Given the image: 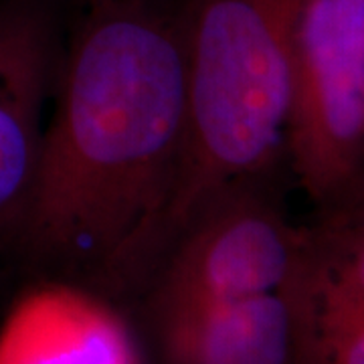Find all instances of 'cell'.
I'll use <instances>...</instances> for the list:
<instances>
[{"instance_id":"7a4b0ae2","label":"cell","mask_w":364,"mask_h":364,"mask_svg":"<svg viewBox=\"0 0 364 364\" xmlns=\"http://www.w3.org/2000/svg\"><path fill=\"white\" fill-rule=\"evenodd\" d=\"M181 6L186 146L160 259L210 196L249 181L269 160L294 91L298 0H181Z\"/></svg>"},{"instance_id":"52a82bcc","label":"cell","mask_w":364,"mask_h":364,"mask_svg":"<svg viewBox=\"0 0 364 364\" xmlns=\"http://www.w3.org/2000/svg\"><path fill=\"white\" fill-rule=\"evenodd\" d=\"M158 364H291L298 320L286 291L148 314Z\"/></svg>"},{"instance_id":"ba28073f","label":"cell","mask_w":364,"mask_h":364,"mask_svg":"<svg viewBox=\"0 0 364 364\" xmlns=\"http://www.w3.org/2000/svg\"><path fill=\"white\" fill-rule=\"evenodd\" d=\"M352 299L364 304V243L352 265L344 296H340L336 301V310ZM330 348H334V360H330V364H364V320L330 340Z\"/></svg>"},{"instance_id":"3957f363","label":"cell","mask_w":364,"mask_h":364,"mask_svg":"<svg viewBox=\"0 0 364 364\" xmlns=\"http://www.w3.org/2000/svg\"><path fill=\"white\" fill-rule=\"evenodd\" d=\"M296 277L289 235L243 181L210 196L184 223L142 298L148 316L286 291Z\"/></svg>"},{"instance_id":"8992f818","label":"cell","mask_w":364,"mask_h":364,"mask_svg":"<svg viewBox=\"0 0 364 364\" xmlns=\"http://www.w3.org/2000/svg\"><path fill=\"white\" fill-rule=\"evenodd\" d=\"M0 364H146L116 299L67 279L25 287L0 322Z\"/></svg>"},{"instance_id":"5b68a950","label":"cell","mask_w":364,"mask_h":364,"mask_svg":"<svg viewBox=\"0 0 364 364\" xmlns=\"http://www.w3.org/2000/svg\"><path fill=\"white\" fill-rule=\"evenodd\" d=\"M291 77L314 158L346 154L364 132V0H298Z\"/></svg>"},{"instance_id":"6da1fadb","label":"cell","mask_w":364,"mask_h":364,"mask_svg":"<svg viewBox=\"0 0 364 364\" xmlns=\"http://www.w3.org/2000/svg\"><path fill=\"white\" fill-rule=\"evenodd\" d=\"M53 85L9 247L43 277L140 296L186 146L181 0H90Z\"/></svg>"},{"instance_id":"277c9868","label":"cell","mask_w":364,"mask_h":364,"mask_svg":"<svg viewBox=\"0 0 364 364\" xmlns=\"http://www.w3.org/2000/svg\"><path fill=\"white\" fill-rule=\"evenodd\" d=\"M57 63L51 0H0V247L31 193Z\"/></svg>"}]
</instances>
